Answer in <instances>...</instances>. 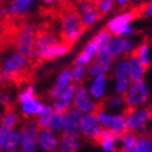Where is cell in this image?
Returning a JSON list of instances; mask_svg holds the SVG:
<instances>
[{"label":"cell","instance_id":"obj_45","mask_svg":"<svg viewBox=\"0 0 152 152\" xmlns=\"http://www.w3.org/2000/svg\"><path fill=\"white\" fill-rule=\"evenodd\" d=\"M5 152H18V150H11V151H5Z\"/></svg>","mask_w":152,"mask_h":152},{"label":"cell","instance_id":"obj_7","mask_svg":"<svg viewBox=\"0 0 152 152\" xmlns=\"http://www.w3.org/2000/svg\"><path fill=\"white\" fill-rule=\"evenodd\" d=\"M126 110L145 107L150 100V89L145 79L132 82L129 89L123 95Z\"/></svg>","mask_w":152,"mask_h":152},{"label":"cell","instance_id":"obj_46","mask_svg":"<svg viewBox=\"0 0 152 152\" xmlns=\"http://www.w3.org/2000/svg\"><path fill=\"white\" fill-rule=\"evenodd\" d=\"M14 1H18V0H9V3H14Z\"/></svg>","mask_w":152,"mask_h":152},{"label":"cell","instance_id":"obj_38","mask_svg":"<svg viewBox=\"0 0 152 152\" xmlns=\"http://www.w3.org/2000/svg\"><path fill=\"white\" fill-rule=\"evenodd\" d=\"M0 105L4 106L5 110L12 108V105H14V96L9 91L0 90Z\"/></svg>","mask_w":152,"mask_h":152},{"label":"cell","instance_id":"obj_22","mask_svg":"<svg viewBox=\"0 0 152 152\" xmlns=\"http://www.w3.org/2000/svg\"><path fill=\"white\" fill-rule=\"evenodd\" d=\"M60 40H61L60 38L55 33H53V32H50V31H42V32H39V31H38L37 37H35V40H34V53H33V56L37 55V54H39V53H42L43 50H45L49 46L56 44Z\"/></svg>","mask_w":152,"mask_h":152},{"label":"cell","instance_id":"obj_6","mask_svg":"<svg viewBox=\"0 0 152 152\" xmlns=\"http://www.w3.org/2000/svg\"><path fill=\"white\" fill-rule=\"evenodd\" d=\"M126 129L134 134L145 133L147 125L152 121V110L150 107L129 108L124 112Z\"/></svg>","mask_w":152,"mask_h":152},{"label":"cell","instance_id":"obj_11","mask_svg":"<svg viewBox=\"0 0 152 152\" xmlns=\"http://www.w3.org/2000/svg\"><path fill=\"white\" fill-rule=\"evenodd\" d=\"M136 45L137 44L133 38L111 35V38L106 44V49L113 60H119V58H124L132 55L134 53Z\"/></svg>","mask_w":152,"mask_h":152},{"label":"cell","instance_id":"obj_1","mask_svg":"<svg viewBox=\"0 0 152 152\" xmlns=\"http://www.w3.org/2000/svg\"><path fill=\"white\" fill-rule=\"evenodd\" d=\"M29 68V58L10 50L0 57V84L6 85L22 78Z\"/></svg>","mask_w":152,"mask_h":152},{"label":"cell","instance_id":"obj_19","mask_svg":"<svg viewBox=\"0 0 152 152\" xmlns=\"http://www.w3.org/2000/svg\"><path fill=\"white\" fill-rule=\"evenodd\" d=\"M60 135L53 133L50 129H39L38 134V150L43 152H57Z\"/></svg>","mask_w":152,"mask_h":152},{"label":"cell","instance_id":"obj_31","mask_svg":"<svg viewBox=\"0 0 152 152\" xmlns=\"http://www.w3.org/2000/svg\"><path fill=\"white\" fill-rule=\"evenodd\" d=\"M136 136L137 134H134L130 132H126L123 135H121L119 141H118L121 152H133L135 148V144H136Z\"/></svg>","mask_w":152,"mask_h":152},{"label":"cell","instance_id":"obj_47","mask_svg":"<svg viewBox=\"0 0 152 152\" xmlns=\"http://www.w3.org/2000/svg\"><path fill=\"white\" fill-rule=\"evenodd\" d=\"M0 48H1V42H0Z\"/></svg>","mask_w":152,"mask_h":152},{"label":"cell","instance_id":"obj_35","mask_svg":"<svg viewBox=\"0 0 152 152\" xmlns=\"http://www.w3.org/2000/svg\"><path fill=\"white\" fill-rule=\"evenodd\" d=\"M18 145H20V130L18 129L11 130L6 137L4 152L11 151V150H18Z\"/></svg>","mask_w":152,"mask_h":152},{"label":"cell","instance_id":"obj_18","mask_svg":"<svg viewBox=\"0 0 152 152\" xmlns=\"http://www.w3.org/2000/svg\"><path fill=\"white\" fill-rule=\"evenodd\" d=\"M71 46H68L67 44H65L62 40L57 42L56 44L49 46L48 49L43 50L42 53L37 54L33 56L34 60L37 61H51V60H57L61 57H65L68 53H69Z\"/></svg>","mask_w":152,"mask_h":152},{"label":"cell","instance_id":"obj_36","mask_svg":"<svg viewBox=\"0 0 152 152\" xmlns=\"http://www.w3.org/2000/svg\"><path fill=\"white\" fill-rule=\"evenodd\" d=\"M95 5L100 16H106L115 9V0H95Z\"/></svg>","mask_w":152,"mask_h":152},{"label":"cell","instance_id":"obj_13","mask_svg":"<svg viewBox=\"0 0 152 152\" xmlns=\"http://www.w3.org/2000/svg\"><path fill=\"white\" fill-rule=\"evenodd\" d=\"M72 107L80 112L82 115H89V113H95L97 111L99 104L89 95L85 84H75Z\"/></svg>","mask_w":152,"mask_h":152},{"label":"cell","instance_id":"obj_12","mask_svg":"<svg viewBox=\"0 0 152 152\" xmlns=\"http://www.w3.org/2000/svg\"><path fill=\"white\" fill-rule=\"evenodd\" d=\"M74 10L84 29L94 27L101 17L96 9L95 0H78L74 4Z\"/></svg>","mask_w":152,"mask_h":152},{"label":"cell","instance_id":"obj_14","mask_svg":"<svg viewBox=\"0 0 152 152\" xmlns=\"http://www.w3.org/2000/svg\"><path fill=\"white\" fill-rule=\"evenodd\" d=\"M37 0H18L14 3H7L0 5V16L1 17H23L34 10Z\"/></svg>","mask_w":152,"mask_h":152},{"label":"cell","instance_id":"obj_34","mask_svg":"<svg viewBox=\"0 0 152 152\" xmlns=\"http://www.w3.org/2000/svg\"><path fill=\"white\" fill-rule=\"evenodd\" d=\"M48 129H50L53 133H55L57 135H62V133H63V113L56 112V111L54 112Z\"/></svg>","mask_w":152,"mask_h":152},{"label":"cell","instance_id":"obj_10","mask_svg":"<svg viewBox=\"0 0 152 152\" xmlns=\"http://www.w3.org/2000/svg\"><path fill=\"white\" fill-rule=\"evenodd\" d=\"M18 152H38V134L39 128L35 122L27 119L20 126Z\"/></svg>","mask_w":152,"mask_h":152},{"label":"cell","instance_id":"obj_2","mask_svg":"<svg viewBox=\"0 0 152 152\" xmlns=\"http://www.w3.org/2000/svg\"><path fill=\"white\" fill-rule=\"evenodd\" d=\"M84 28L74 7H67L60 16V39L68 46L77 43L83 35Z\"/></svg>","mask_w":152,"mask_h":152},{"label":"cell","instance_id":"obj_17","mask_svg":"<svg viewBox=\"0 0 152 152\" xmlns=\"http://www.w3.org/2000/svg\"><path fill=\"white\" fill-rule=\"evenodd\" d=\"M82 113L73 107L63 113V133L62 135H69L80 137V119Z\"/></svg>","mask_w":152,"mask_h":152},{"label":"cell","instance_id":"obj_28","mask_svg":"<svg viewBox=\"0 0 152 152\" xmlns=\"http://www.w3.org/2000/svg\"><path fill=\"white\" fill-rule=\"evenodd\" d=\"M80 139L69 135H60L57 152H77L80 148Z\"/></svg>","mask_w":152,"mask_h":152},{"label":"cell","instance_id":"obj_27","mask_svg":"<svg viewBox=\"0 0 152 152\" xmlns=\"http://www.w3.org/2000/svg\"><path fill=\"white\" fill-rule=\"evenodd\" d=\"M133 55L140 61L146 68L150 67V65L152 63V45L146 42L136 45Z\"/></svg>","mask_w":152,"mask_h":152},{"label":"cell","instance_id":"obj_37","mask_svg":"<svg viewBox=\"0 0 152 152\" xmlns=\"http://www.w3.org/2000/svg\"><path fill=\"white\" fill-rule=\"evenodd\" d=\"M35 96H37V93H35L34 85L27 84V85H24L22 89L18 91V94H17V101H18V102H23V101L31 100V99H33Z\"/></svg>","mask_w":152,"mask_h":152},{"label":"cell","instance_id":"obj_9","mask_svg":"<svg viewBox=\"0 0 152 152\" xmlns=\"http://www.w3.org/2000/svg\"><path fill=\"white\" fill-rule=\"evenodd\" d=\"M111 72H112V89H113V94L123 96L126 93V90L129 89V86L132 84L126 57L115 61Z\"/></svg>","mask_w":152,"mask_h":152},{"label":"cell","instance_id":"obj_42","mask_svg":"<svg viewBox=\"0 0 152 152\" xmlns=\"http://www.w3.org/2000/svg\"><path fill=\"white\" fill-rule=\"evenodd\" d=\"M129 1L130 0H115V4L118 7H124V6H126L129 4Z\"/></svg>","mask_w":152,"mask_h":152},{"label":"cell","instance_id":"obj_30","mask_svg":"<svg viewBox=\"0 0 152 152\" xmlns=\"http://www.w3.org/2000/svg\"><path fill=\"white\" fill-rule=\"evenodd\" d=\"M55 110L53 108L51 105H44V107L42 108V111L38 113V116L35 117V124L38 125L39 129H48L49 128V124L50 121L53 118Z\"/></svg>","mask_w":152,"mask_h":152},{"label":"cell","instance_id":"obj_15","mask_svg":"<svg viewBox=\"0 0 152 152\" xmlns=\"http://www.w3.org/2000/svg\"><path fill=\"white\" fill-rule=\"evenodd\" d=\"M89 95L97 104H101L108 95V78L107 75H96L89 79L86 85Z\"/></svg>","mask_w":152,"mask_h":152},{"label":"cell","instance_id":"obj_26","mask_svg":"<svg viewBox=\"0 0 152 152\" xmlns=\"http://www.w3.org/2000/svg\"><path fill=\"white\" fill-rule=\"evenodd\" d=\"M128 61V68H129V75H130V80L136 82V80H141L145 79V74H146V67L142 63L139 61L133 54L126 57Z\"/></svg>","mask_w":152,"mask_h":152},{"label":"cell","instance_id":"obj_33","mask_svg":"<svg viewBox=\"0 0 152 152\" xmlns=\"http://www.w3.org/2000/svg\"><path fill=\"white\" fill-rule=\"evenodd\" d=\"M71 71V77L73 84H84V80L88 78V67L80 66V65H74L69 68Z\"/></svg>","mask_w":152,"mask_h":152},{"label":"cell","instance_id":"obj_24","mask_svg":"<svg viewBox=\"0 0 152 152\" xmlns=\"http://www.w3.org/2000/svg\"><path fill=\"white\" fill-rule=\"evenodd\" d=\"M118 141H119L118 135L104 129L96 140V142L104 152H116L118 148Z\"/></svg>","mask_w":152,"mask_h":152},{"label":"cell","instance_id":"obj_20","mask_svg":"<svg viewBox=\"0 0 152 152\" xmlns=\"http://www.w3.org/2000/svg\"><path fill=\"white\" fill-rule=\"evenodd\" d=\"M73 96H74V84L68 86L67 89H65L61 94H58L55 99H53V108L56 112L65 113L68 110L72 108L73 106Z\"/></svg>","mask_w":152,"mask_h":152},{"label":"cell","instance_id":"obj_25","mask_svg":"<svg viewBox=\"0 0 152 152\" xmlns=\"http://www.w3.org/2000/svg\"><path fill=\"white\" fill-rule=\"evenodd\" d=\"M99 107L104 108L106 111H110V112H116V113H124L126 111L124 97L117 94L107 95V97L99 105Z\"/></svg>","mask_w":152,"mask_h":152},{"label":"cell","instance_id":"obj_43","mask_svg":"<svg viewBox=\"0 0 152 152\" xmlns=\"http://www.w3.org/2000/svg\"><path fill=\"white\" fill-rule=\"evenodd\" d=\"M78 0H58V4H62V5H74L77 3Z\"/></svg>","mask_w":152,"mask_h":152},{"label":"cell","instance_id":"obj_16","mask_svg":"<svg viewBox=\"0 0 152 152\" xmlns=\"http://www.w3.org/2000/svg\"><path fill=\"white\" fill-rule=\"evenodd\" d=\"M102 132L97 117L95 113H89V115H83L80 119V136H83L86 140L96 141L99 135Z\"/></svg>","mask_w":152,"mask_h":152},{"label":"cell","instance_id":"obj_5","mask_svg":"<svg viewBox=\"0 0 152 152\" xmlns=\"http://www.w3.org/2000/svg\"><path fill=\"white\" fill-rule=\"evenodd\" d=\"M110 38H111V34L106 29H101L97 33H95V35L84 45L82 51L77 55V57L74 60V65H80V66L88 67L95 60V56L99 51V49L102 45L107 44Z\"/></svg>","mask_w":152,"mask_h":152},{"label":"cell","instance_id":"obj_8","mask_svg":"<svg viewBox=\"0 0 152 152\" xmlns=\"http://www.w3.org/2000/svg\"><path fill=\"white\" fill-rule=\"evenodd\" d=\"M95 115L102 126L104 130H108L118 136L123 135L124 133L128 132L126 129V122L124 113H116V112H110L104 108L99 107Z\"/></svg>","mask_w":152,"mask_h":152},{"label":"cell","instance_id":"obj_44","mask_svg":"<svg viewBox=\"0 0 152 152\" xmlns=\"http://www.w3.org/2000/svg\"><path fill=\"white\" fill-rule=\"evenodd\" d=\"M4 111H5L4 106H1V105H0V116H1V115H3V113H4Z\"/></svg>","mask_w":152,"mask_h":152},{"label":"cell","instance_id":"obj_32","mask_svg":"<svg viewBox=\"0 0 152 152\" xmlns=\"http://www.w3.org/2000/svg\"><path fill=\"white\" fill-rule=\"evenodd\" d=\"M133 152H152V137L146 133L137 134Z\"/></svg>","mask_w":152,"mask_h":152},{"label":"cell","instance_id":"obj_3","mask_svg":"<svg viewBox=\"0 0 152 152\" xmlns=\"http://www.w3.org/2000/svg\"><path fill=\"white\" fill-rule=\"evenodd\" d=\"M38 33V28L32 22H23L14 37V50L20 55L32 58L34 53V40Z\"/></svg>","mask_w":152,"mask_h":152},{"label":"cell","instance_id":"obj_39","mask_svg":"<svg viewBox=\"0 0 152 152\" xmlns=\"http://www.w3.org/2000/svg\"><path fill=\"white\" fill-rule=\"evenodd\" d=\"M11 130L4 128V126L0 125V152H4V148H5V141H6V137H7V134L10 133Z\"/></svg>","mask_w":152,"mask_h":152},{"label":"cell","instance_id":"obj_4","mask_svg":"<svg viewBox=\"0 0 152 152\" xmlns=\"http://www.w3.org/2000/svg\"><path fill=\"white\" fill-rule=\"evenodd\" d=\"M135 18L136 14L134 11H123L108 20L105 29L108 31L111 35L115 37L133 38L135 34V28L132 23Z\"/></svg>","mask_w":152,"mask_h":152},{"label":"cell","instance_id":"obj_21","mask_svg":"<svg viewBox=\"0 0 152 152\" xmlns=\"http://www.w3.org/2000/svg\"><path fill=\"white\" fill-rule=\"evenodd\" d=\"M44 102L39 97H33L31 100L23 101V102H18V113L24 117L26 119H33L38 116V113L42 111L44 107Z\"/></svg>","mask_w":152,"mask_h":152},{"label":"cell","instance_id":"obj_23","mask_svg":"<svg viewBox=\"0 0 152 152\" xmlns=\"http://www.w3.org/2000/svg\"><path fill=\"white\" fill-rule=\"evenodd\" d=\"M73 84L72 82V77H71V71L69 68H65V69H62L58 74H57V77L51 86V89H50V99H55L58 94H61L65 89H67L68 86H71Z\"/></svg>","mask_w":152,"mask_h":152},{"label":"cell","instance_id":"obj_40","mask_svg":"<svg viewBox=\"0 0 152 152\" xmlns=\"http://www.w3.org/2000/svg\"><path fill=\"white\" fill-rule=\"evenodd\" d=\"M40 4L46 9H54L58 5V0H40Z\"/></svg>","mask_w":152,"mask_h":152},{"label":"cell","instance_id":"obj_41","mask_svg":"<svg viewBox=\"0 0 152 152\" xmlns=\"http://www.w3.org/2000/svg\"><path fill=\"white\" fill-rule=\"evenodd\" d=\"M142 15H144L145 17L152 18V0H151V1H148V3L144 6V9H142Z\"/></svg>","mask_w":152,"mask_h":152},{"label":"cell","instance_id":"obj_29","mask_svg":"<svg viewBox=\"0 0 152 152\" xmlns=\"http://www.w3.org/2000/svg\"><path fill=\"white\" fill-rule=\"evenodd\" d=\"M18 123H20V116H18V113L12 108L5 110L3 115L0 116V125L9 130L18 129L17 128Z\"/></svg>","mask_w":152,"mask_h":152}]
</instances>
